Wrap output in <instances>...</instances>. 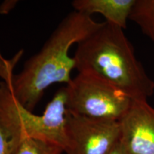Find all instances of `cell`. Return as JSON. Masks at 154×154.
<instances>
[{"mask_svg": "<svg viewBox=\"0 0 154 154\" xmlns=\"http://www.w3.org/2000/svg\"><path fill=\"white\" fill-rule=\"evenodd\" d=\"M91 16L74 11L59 23L38 51L24 63L20 73L14 75L13 64L0 57V76L7 83L19 103L33 112L49 86L58 83L69 84L75 69L69 57L73 44H78L101 27Z\"/></svg>", "mask_w": 154, "mask_h": 154, "instance_id": "1", "label": "cell"}, {"mask_svg": "<svg viewBox=\"0 0 154 154\" xmlns=\"http://www.w3.org/2000/svg\"><path fill=\"white\" fill-rule=\"evenodd\" d=\"M75 69L106 81L133 100L147 101L154 94V81L135 55L124 29L104 22L77 44Z\"/></svg>", "mask_w": 154, "mask_h": 154, "instance_id": "2", "label": "cell"}, {"mask_svg": "<svg viewBox=\"0 0 154 154\" xmlns=\"http://www.w3.org/2000/svg\"><path fill=\"white\" fill-rule=\"evenodd\" d=\"M66 90L59 88L43 114L36 115L21 104L7 82H0V126L16 151L24 138H39L60 146L64 151L66 136Z\"/></svg>", "mask_w": 154, "mask_h": 154, "instance_id": "3", "label": "cell"}, {"mask_svg": "<svg viewBox=\"0 0 154 154\" xmlns=\"http://www.w3.org/2000/svg\"><path fill=\"white\" fill-rule=\"evenodd\" d=\"M69 113L88 118L119 121L133 99L106 81L79 74L66 86Z\"/></svg>", "mask_w": 154, "mask_h": 154, "instance_id": "4", "label": "cell"}, {"mask_svg": "<svg viewBox=\"0 0 154 154\" xmlns=\"http://www.w3.org/2000/svg\"><path fill=\"white\" fill-rule=\"evenodd\" d=\"M66 154H107L120 139L116 121L66 113Z\"/></svg>", "mask_w": 154, "mask_h": 154, "instance_id": "5", "label": "cell"}, {"mask_svg": "<svg viewBox=\"0 0 154 154\" xmlns=\"http://www.w3.org/2000/svg\"><path fill=\"white\" fill-rule=\"evenodd\" d=\"M120 140L128 154H154V108L146 100H133L120 119Z\"/></svg>", "mask_w": 154, "mask_h": 154, "instance_id": "6", "label": "cell"}, {"mask_svg": "<svg viewBox=\"0 0 154 154\" xmlns=\"http://www.w3.org/2000/svg\"><path fill=\"white\" fill-rule=\"evenodd\" d=\"M136 0H74L72 5L74 11L89 16L100 14L106 22L123 29L126 28L127 21Z\"/></svg>", "mask_w": 154, "mask_h": 154, "instance_id": "7", "label": "cell"}, {"mask_svg": "<svg viewBox=\"0 0 154 154\" xmlns=\"http://www.w3.org/2000/svg\"><path fill=\"white\" fill-rule=\"evenodd\" d=\"M129 20L136 23L142 33L154 42V0H136Z\"/></svg>", "mask_w": 154, "mask_h": 154, "instance_id": "8", "label": "cell"}, {"mask_svg": "<svg viewBox=\"0 0 154 154\" xmlns=\"http://www.w3.org/2000/svg\"><path fill=\"white\" fill-rule=\"evenodd\" d=\"M63 149L52 142L26 138L21 142L14 154H62Z\"/></svg>", "mask_w": 154, "mask_h": 154, "instance_id": "9", "label": "cell"}, {"mask_svg": "<svg viewBox=\"0 0 154 154\" xmlns=\"http://www.w3.org/2000/svg\"><path fill=\"white\" fill-rule=\"evenodd\" d=\"M14 146L0 126V154H14Z\"/></svg>", "mask_w": 154, "mask_h": 154, "instance_id": "10", "label": "cell"}, {"mask_svg": "<svg viewBox=\"0 0 154 154\" xmlns=\"http://www.w3.org/2000/svg\"><path fill=\"white\" fill-rule=\"evenodd\" d=\"M17 2L15 1H6L0 6V13L1 14H7L11 9L14 8Z\"/></svg>", "mask_w": 154, "mask_h": 154, "instance_id": "11", "label": "cell"}, {"mask_svg": "<svg viewBox=\"0 0 154 154\" xmlns=\"http://www.w3.org/2000/svg\"><path fill=\"white\" fill-rule=\"evenodd\" d=\"M107 154H128V153H127L124 146L121 143L120 140H119Z\"/></svg>", "mask_w": 154, "mask_h": 154, "instance_id": "12", "label": "cell"}]
</instances>
